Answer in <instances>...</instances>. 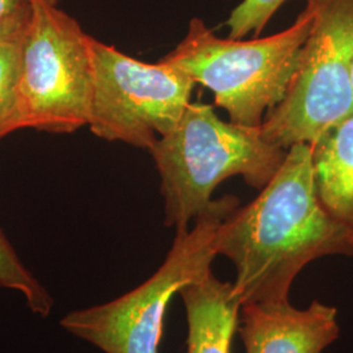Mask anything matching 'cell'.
<instances>
[{
	"mask_svg": "<svg viewBox=\"0 0 353 353\" xmlns=\"http://www.w3.org/2000/svg\"><path fill=\"white\" fill-rule=\"evenodd\" d=\"M214 250L234 265L242 305L290 301V287L310 262L353 255V229L328 212L316 192L312 145L287 151L276 174L246 205L224 217Z\"/></svg>",
	"mask_w": 353,
	"mask_h": 353,
	"instance_id": "1",
	"label": "cell"
},
{
	"mask_svg": "<svg viewBox=\"0 0 353 353\" xmlns=\"http://www.w3.org/2000/svg\"><path fill=\"white\" fill-rule=\"evenodd\" d=\"M150 152L161 178L165 225L176 230L189 228L211 205L214 189L229 176L263 189L287 154L262 137L261 127L225 122L201 101L191 102Z\"/></svg>",
	"mask_w": 353,
	"mask_h": 353,
	"instance_id": "2",
	"label": "cell"
},
{
	"mask_svg": "<svg viewBox=\"0 0 353 353\" xmlns=\"http://www.w3.org/2000/svg\"><path fill=\"white\" fill-rule=\"evenodd\" d=\"M312 23L305 7L288 29L245 41L217 37L204 20L192 17L186 36L163 59L210 89L230 122L261 127L290 87Z\"/></svg>",
	"mask_w": 353,
	"mask_h": 353,
	"instance_id": "3",
	"label": "cell"
},
{
	"mask_svg": "<svg viewBox=\"0 0 353 353\" xmlns=\"http://www.w3.org/2000/svg\"><path fill=\"white\" fill-rule=\"evenodd\" d=\"M237 205L230 195L212 201L194 227L176 230L164 263L151 278L113 301L68 313L61 326L105 353H160L172 299L212 271L216 230Z\"/></svg>",
	"mask_w": 353,
	"mask_h": 353,
	"instance_id": "4",
	"label": "cell"
},
{
	"mask_svg": "<svg viewBox=\"0 0 353 353\" xmlns=\"http://www.w3.org/2000/svg\"><path fill=\"white\" fill-rule=\"evenodd\" d=\"M309 36L283 100L261 126L268 143L288 151L313 145L353 113V0H306Z\"/></svg>",
	"mask_w": 353,
	"mask_h": 353,
	"instance_id": "5",
	"label": "cell"
},
{
	"mask_svg": "<svg viewBox=\"0 0 353 353\" xmlns=\"http://www.w3.org/2000/svg\"><path fill=\"white\" fill-rule=\"evenodd\" d=\"M57 0H30L17 81V130L68 134L88 126L92 37Z\"/></svg>",
	"mask_w": 353,
	"mask_h": 353,
	"instance_id": "6",
	"label": "cell"
},
{
	"mask_svg": "<svg viewBox=\"0 0 353 353\" xmlns=\"http://www.w3.org/2000/svg\"><path fill=\"white\" fill-rule=\"evenodd\" d=\"M90 131L108 141L151 151L176 128L196 83L165 62L145 63L92 37Z\"/></svg>",
	"mask_w": 353,
	"mask_h": 353,
	"instance_id": "7",
	"label": "cell"
},
{
	"mask_svg": "<svg viewBox=\"0 0 353 353\" xmlns=\"http://www.w3.org/2000/svg\"><path fill=\"white\" fill-rule=\"evenodd\" d=\"M239 332L246 353H322L339 338L338 310L314 300L306 309L290 301L241 307Z\"/></svg>",
	"mask_w": 353,
	"mask_h": 353,
	"instance_id": "8",
	"label": "cell"
},
{
	"mask_svg": "<svg viewBox=\"0 0 353 353\" xmlns=\"http://www.w3.org/2000/svg\"><path fill=\"white\" fill-rule=\"evenodd\" d=\"M179 294L188 316L186 353H232L242 307L233 283L219 280L211 271Z\"/></svg>",
	"mask_w": 353,
	"mask_h": 353,
	"instance_id": "9",
	"label": "cell"
},
{
	"mask_svg": "<svg viewBox=\"0 0 353 353\" xmlns=\"http://www.w3.org/2000/svg\"><path fill=\"white\" fill-rule=\"evenodd\" d=\"M316 192L323 207L353 229V113L312 145Z\"/></svg>",
	"mask_w": 353,
	"mask_h": 353,
	"instance_id": "10",
	"label": "cell"
},
{
	"mask_svg": "<svg viewBox=\"0 0 353 353\" xmlns=\"http://www.w3.org/2000/svg\"><path fill=\"white\" fill-rule=\"evenodd\" d=\"M29 17L30 0L0 23V139L17 130V81Z\"/></svg>",
	"mask_w": 353,
	"mask_h": 353,
	"instance_id": "11",
	"label": "cell"
},
{
	"mask_svg": "<svg viewBox=\"0 0 353 353\" xmlns=\"http://www.w3.org/2000/svg\"><path fill=\"white\" fill-rule=\"evenodd\" d=\"M0 287L20 292L34 314L48 316L54 306L50 293L23 265L12 245L0 229Z\"/></svg>",
	"mask_w": 353,
	"mask_h": 353,
	"instance_id": "12",
	"label": "cell"
},
{
	"mask_svg": "<svg viewBox=\"0 0 353 353\" xmlns=\"http://www.w3.org/2000/svg\"><path fill=\"white\" fill-rule=\"evenodd\" d=\"M287 0H242L230 12L227 24L229 38L243 39L246 36L259 37L270 20Z\"/></svg>",
	"mask_w": 353,
	"mask_h": 353,
	"instance_id": "13",
	"label": "cell"
},
{
	"mask_svg": "<svg viewBox=\"0 0 353 353\" xmlns=\"http://www.w3.org/2000/svg\"><path fill=\"white\" fill-rule=\"evenodd\" d=\"M29 0H0V23Z\"/></svg>",
	"mask_w": 353,
	"mask_h": 353,
	"instance_id": "14",
	"label": "cell"
}]
</instances>
